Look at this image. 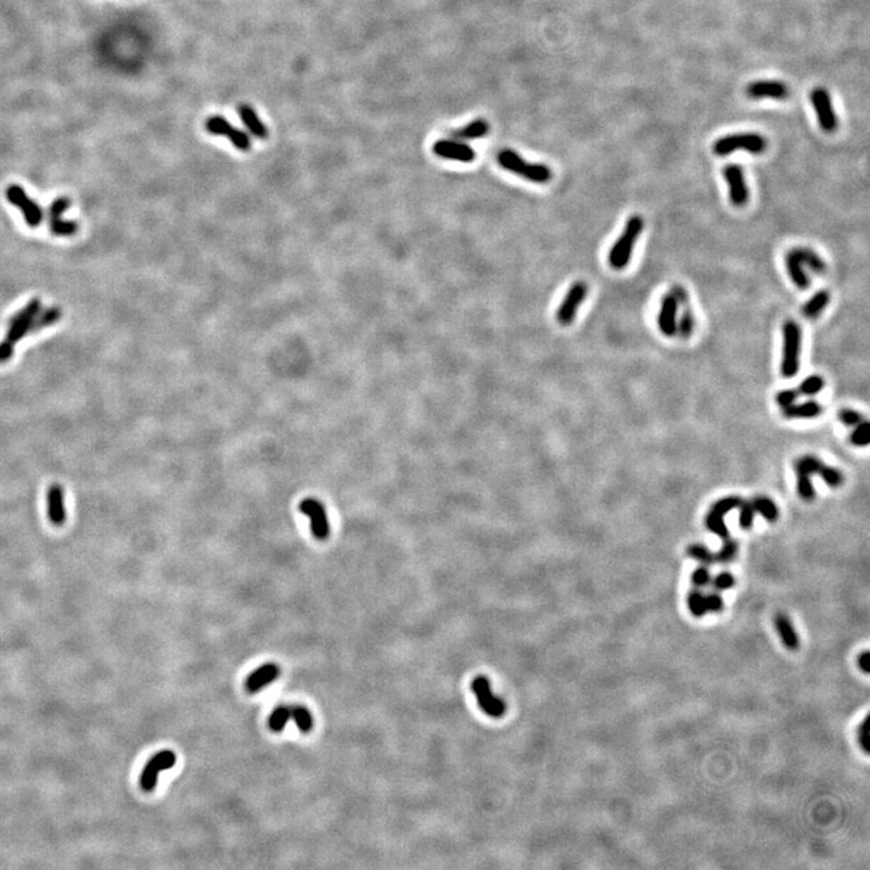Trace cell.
<instances>
[{
    "mask_svg": "<svg viewBox=\"0 0 870 870\" xmlns=\"http://www.w3.org/2000/svg\"><path fill=\"white\" fill-rule=\"evenodd\" d=\"M798 396H799V393H798L797 389H792V388L783 389V391L778 392V396H776V403L783 409L786 406L794 404L797 401Z\"/></svg>",
    "mask_w": 870,
    "mask_h": 870,
    "instance_id": "44",
    "label": "cell"
},
{
    "mask_svg": "<svg viewBox=\"0 0 870 870\" xmlns=\"http://www.w3.org/2000/svg\"><path fill=\"white\" fill-rule=\"evenodd\" d=\"M206 129L213 136H221L229 139L240 152H249L252 149V140L248 134L231 124L224 116H209L206 121Z\"/></svg>",
    "mask_w": 870,
    "mask_h": 870,
    "instance_id": "7",
    "label": "cell"
},
{
    "mask_svg": "<svg viewBox=\"0 0 870 870\" xmlns=\"http://www.w3.org/2000/svg\"><path fill=\"white\" fill-rule=\"evenodd\" d=\"M824 388V378L820 375H810L798 386V393L803 396H816Z\"/></svg>",
    "mask_w": 870,
    "mask_h": 870,
    "instance_id": "33",
    "label": "cell"
},
{
    "mask_svg": "<svg viewBox=\"0 0 870 870\" xmlns=\"http://www.w3.org/2000/svg\"><path fill=\"white\" fill-rule=\"evenodd\" d=\"M741 503V498L737 496L724 497L714 503L706 516L707 529L720 538H729V530L724 522V516H727V513H730L732 509L740 507Z\"/></svg>",
    "mask_w": 870,
    "mask_h": 870,
    "instance_id": "10",
    "label": "cell"
},
{
    "mask_svg": "<svg viewBox=\"0 0 870 870\" xmlns=\"http://www.w3.org/2000/svg\"><path fill=\"white\" fill-rule=\"evenodd\" d=\"M786 268H787L788 276L797 288L805 290L810 287V278L806 273L805 266L801 263L800 259L794 250H791L786 255Z\"/></svg>",
    "mask_w": 870,
    "mask_h": 870,
    "instance_id": "23",
    "label": "cell"
},
{
    "mask_svg": "<svg viewBox=\"0 0 870 870\" xmlns=\"http://www.w3.org/2000/svg\"><path fill=\"white\" fill-rule=\"evenodd\" d=\"M723 177L729 189V200L734 207L746 206L750 200V189L742 167L737 163H729L724 167Z\"/></svg>",
    "mask_w": 870,
    "mask_h": 870,
    "instance_id": "9",
    "label": "cell"
},
{
    "mask_svg": "<svg viewBox=\"0 0 870 870\" xmlns=\"http://www.w3.org/2000/svg\"><path fill=\"white\" fill-rule=\"evenodd\" d=\"M177 762V757L172 750H161L157 755H154L152 759L147 762L145 765L142 775H140V787L145 792H152L155 789L159 780L160 771L163 770H170L173 768Z\"/></svg>",
    "mask_w": 870,
    "mask_h": 870,
    "instance_id": "12",
    "label": "cell"
},
{
    "mask_svg": "<svg viewBox=\"0 0 870 870\" xmlns=\"http://www.w3.org/2000/svg\"><path fill=\"white\" fill-rule=\"evenodd\" d=\"M239 115L244 126L248 129L249 132L253 134L255 138L266 139L268 136L266 126L263 121L260 120L257 111H254L253 106L249 104H241L239 106Z\"/></svg>",
    "mask_w": 870,
    "mask_h": 870,
    "instance_id": "24",
    "label": "cell"
},
{
    "mask_svg": "<svg viewBox=\"0 0 870 870\" xmlns=\"http://www.w3.org/2000/svg\"><path fill=\"white\" fill-rule=\"evenodd\" d=\"M70 206V198H56L54 202L51 203L50 209H49V216H50V230L55 236L60 237H68L73 236L78 231L79 225L73 220H65L62 219V214L65 213V209H68Z\"/></svg>",
    "mask_w": 870,
    "mask_h": 870,
    "instance_id": "15",
    "label": "cell"
},
{
    "mask_svg": "<svg viewBox=\"0 0 870 870\" xmlns=\"http://www.w3.org/2000/svg\"><path fill=\"white\" fill-rule=\"evenodd\" d=\"M673 294L676 295L677 300L682 306L681 319H678L677 323V332H679L684 339H688L693 334L694 330V317L691 314V306H689V299L686 290L682 287H675L672 290Z\"/></svg>",
    "mask_w": 870,
    "mask_h": 870,
    "instance_id": "21",
    "label": "cell"
},
{
    "mask_svg": "<svg viewBox=\"0 0 870 870\" xmlns=\"http://www.w3.org/2000/svg\"><path fill=\"white\" fill-rule=\"evenodd\" d=\"M6 198L15 207L21 209L24 220L29 227H38L42 224V209L33 198L28 196L26 190L19 185H10L6 189Z\"/></svg>",
    "mask_w": 870,
    "mask_h": 870,
    "instance_id": "8",
    "label": "cell"
},
{
    "mask_svg": "<svg viewBox=\"0 0 870 870\" xmlns=\"http://www.w3.org/2000/svg\"><path fill=\"white\" fill-rule=\"evenodd\" d=\"M816 474L821 476L823 479L824 483L828 485L829 488H840L844 483V475L840 470L833 467L824 465L823 462L819 467V470Z\"/></svg>",
    "mask_w": 870,
    "mask_h": 870,
    "instance_id": "31",
    "label": "cell"
},
{
    "mask_svg": "<svg viewBox=\"0 0 870 870\" xmlns=\"http://www.w3.org/2000/svg\"><path fill=\"white\" fill-rule=\"evenodd\" d=\"M679 314V303L673 293L663 296L659 309L658 328L663 337H672L677 334V323Z\"/></svg>",
    "mask_w": 870,
    "mask_h": 870,
    "instance_id": "16",
    "label": "cell"
},
{
    "mask_svg": "<svg viewBox=\"0 0 870 870\" xmlns=\"http://www.w3.org/2000/svg\"><path fill=\"white\" fill-rule=\"evenodd\" d=\"M839 419L844 424L848 426V427H855L856 424L863 421L862 414L860 412H857V411L852 410V409H844V410L840 411L839 412Z\"/></svg>",
    "mask_w": 870,
    "mask_h": 870,
    "instance_id": "45",
    "label": "cell"
},
{
    "mask_svg": "<svg viewBox=\"0 0 870 870\" xmlns=\"http://www.w3.org/2000/svg\"><path fill=\"white\" fill-rule=\"evenodd\" d=\"M290 719L294 720L303 732H309L314 727L312 714L303 706H290Z\"/></svg>",
    "mask_w": 870,
    "mask_h": 870,
    "instance_id": "30",
    "label": "cell"
},
{
    "mask_svg": "<svg viewBox=\"0 0 870 870\" xmlns=\"http://www.w3.org/2000/svg\"><path fill=\"white\" fill-rule=\"evenodd\" d=\"M290 719V706L277 707L268 719V727L272 732H280L284 729Z\"/></svg>",
    "mask_w": 870,
    "mask_h": 870,
    "instance_id": "35",
    "label": "cell"
},
{
    "mask_svg": "<svg viewBox=\"0 0 870 870\" xmlns=\"http://www.w3.org/2000/svg\"><path fill=\"white\" fill-rule=\"evenodd\" d=\"M280 676V668L275 663H265L257 671H254L245 682V688L249 693H257L261 691L264 686L270 684Z\"/></svg>",
    "mask_w": 870,
    "mask_h": 870,
    "instance_id": "22",
    "label": "cell"
},
{
    "mask_svg": "<svg viewBox=\"0 0 870 870\" xmlns=\"http://www.w3.org/2000/svg\"><path fill=\"white\" fill-rule=\"evenodd\" d=\"M472 691L476 696V700L479 704L480 709H483L485 714L492 717V718H501L506 714L507 704L506 701L502 700L501 698L493 694L491 689V684L488 679V677L478 676L475 677L472 682Z\"/></svg>",
    "mask_w": 870,
    "mask_h": 870,
    "instance_id": "6",
    "label": "cell"
},
{
    "mask_svg": "<svg viewBox=\"0 0 870 870\" xmlns=\"http://www.w3.org/2000/svg\"><path fill=\"white\" fill-rule=\"evenodd\" d=\"M797 490L799 497L806 502H810L815 498V488L811 480V475L803 472H797Z\"/></svg>",
    "mask_w": 870,
    "mask_h": 870,
    "instance_id": "34",
    "label": "cell"
},
{
    "mask_svg": "<svg viewBox=\"0 0 870 870\" xmlns=\"http://www.w3.org/2000/svg\"><path fill=\"white\" fill-rule=\"evenodd\" d=\"M810 101L815 109L817 120L821 129L825 134H833L838 129V119L834 111L833 103L830 99L828 91L823 88H817L810 93Z\"/></svg>",
    "mask_w": 870,
    "mask_h": 870,
    "instance_id": "11",
    "label": "cell"
},
{
    "mask_svg": "<svg viewBox=\"0 0 870 870\" xmlns=\"http://www.w3.org/2000/svg\"><path fill=\"white\" fill-rule=\"evenodd\" d=\"M739 508H740V517H739L740 527L742 530H750L755 521V510L753 504L750 501H746V502L742 501Z\"/></svg>",
    "mask_w": 870,
    "mask_h": 870,
    "instance_id": "40",
    "label": "cell"
},
{
    "mask_svg": "<svg viewBox=\"0 0 870 870\" xmlns=\"http://www.w3.org/2000/svg\"><path fill=\"white\" fill-rule=\"evenodd\" d=\"M688 602V608L689 612L694 618H702L706 615V604H704V595L701 593L700 589L691 590L686 597Z\"/></svg>",
    "mask_w": 870,
    "mask_h": 870,
    "instance_id": "32",
    "label": "cell"
},
{
    "mask_svg": "<svg viewBox=\"0 0 870 870\" xmlns=\"http://www.w3.org/2000/svg\"><path fill=\"white\" fill-rule=\"evenodd\" d=\"M709 584L712 585L714 591H717V593L727 591V590L732 589V586L735 585V578H734L732 573L723 572V573H719L714 578H712Z\"/></svg>",
    "mask_w": 870,
    "mask_h": 870,
    "instance_id": "41",
    "label": "cell"
},
{
    "mask_svg": "<svg viewBox=\"0 0 870 870\" xmlns=\"http://www.w3.org/2000/svg\"><path fill=\"white\" fill-rule=\"evenodd\" d=\"M62 311L58 307L42 311L39 299L29 301L24 309L10 319L8 332L0 342V364L5 363L14 355L15 345L33 332H40L60 321Z\"/></svg>",
    "mask_w": 870,
    "mask_h": 870,
    "instance_id": "1",
    "label": "cell"
},
{
    "mask_svg": "<svg viewBox=\"0 0 870 870\" xmlns=\"http://www.w3.org/2000/svg\"><path fill=\"white\" fill-rule=\"evenodd\" d=\"M793 250L799 257L801 263L804 264V266L811 268L816 275H823L827 271V265L823 259L814 250L810 248H796Z\"/></svg>",
    "mask_w": 870,
    "mask_h": 870,
    "instance_id": "28",
    "label": "cell"
},
{
    "mask_svg": "<svg viewBox=\"0 0 870 870\" xmlns=\"http://www.w3.org/2000/svg\"><path fill=\"white\" fill-rule=\"evenodd\" d=\"M433 152L437 156L446 159V160L465 162V163H469L475 160L474 150L469 145L458 142L456 139L437 140V143H434Z\"/></svg>",
    "mask_w": 870,
    "mask_h": 870,
    "instance_id": "17",
    "label": "cell"
},
{
    "mask_svg": "<svg viewBox=\"0 0 870 870\" xmlns=\"http://www.w3.org/2000/svg\"><path fill=\"white\" fill-rule=\"evenodd\" d=\"M830 303V293L827 289H821L811 296L810 300L804 305L803 312L807 318H815L823 312V309Z\"/></svg>",
    "mask_w": 870,
    "mask_h": 870,
    "instance_id": "27",
    "label": "cell"
},
{
    "mask_svg": "<svg viewBox=\"0 0 870 870\" xmlns=\"http://www.w3.org/2000/svg\"><path fill=\"white\" fill-rule=\"evenodd\" d=\"M857 666L861 670L862 672L868 675L870 671V654L868 650H864L862 653L858 654L857 656Z\"/></svg>",
    "mask_w": 870,
    "mask_h": 870,
    "instance_id": "46",
    "label": "cell"
},
{
    "mask_svg": "<svg viewBox=\"0 0 870 870\" xmlns=\"http://www.w3.org/2000/svg\"><path fill=\"white\" fill-rule=\"evenodd\" d=\"M857 742L862 750L868 755L870 752V717L869 714L863 719L857 729Z\"/></svg>",
    "mask_w": 870,
    "mask_h": 870,
    "instance_id": "39",
    "label": "cell"
},
{
    "mask_svg": "<svg viewBox=\"0 0 870 870\" xmlns=\"http://www.w3.org/2000/svg\"><path fill=\"white\" fill-rule=\"evenodd\" d=\"M746 95L750 99H786L789 95L786 83L775 80H760L750 83L746 88Z\"/></svg>",
    "mask_w": 870,
    "mask_h": 870,
    "instance_id": "18",
    "label": "cell"
},
{
    "mask_svg": "<svg viewBox=\"0 0 870 870\" xmlns=\"http://www.w3.org/2000/svg\"><path fill=\"white\" fill-rule=\"evenodd\" d=\"M773 622H775V629L778 631V636H780L783 645L788 650H791V652H796V650H799L800 640H799V636H798L796 627L793 625L787 614L781 612L778 613L773 618Z\"/></svg>",
    "mask_w": 870,
    "mask_h": 870,
    "instance_id": "20",
    "label": "cell"
},
{
    "mask_svg": "<svg viewBox=\"0 0 870 870\" xmlns=\"http://www.w3.org/2000/svg\"><path fill=\"white\" fill-rule=\"evenodd\" d=\"M704 604H706L707 613L723 612L724 601L717 591L704 595Z\"/></svg>",
    "mask_w": 870,
    "mask_h": 870,
    "instance_id": "43",
    "label": "cell"
},
{
    "mask_svg": "<svg viewBox=\"0 0 870 870\" xmlns=\"http://www.w3.org/2000/svg\"><path fill=\"white\" fill-rule=\"evenodd\" d=\"M711 579H712V577H711L709 568L704 566V565L698 567L695 571L693 572V574H691V581H693V584H694L696 589H701V588L707 586L711 583Z\"/></svg>",
    "mask_w": 870,
    "mask_h": 870,
    "instance_id": "42",
    "label": "cell"
},
{
    "mask_svg": "<svg viewBox=\"0 0 870 870\" xmlns=\"http://www.w3.org/2000/svg\"><path fill=\"white\" fill-rule=\"evenodd\" d=\"M300 511L307 516L309 520L311 531L318 540H324L329 537L330 525L328 520L327 511L322 503L314 498H306L300 503Z\"/></svg>",
    "mask_w": 870,
    "mask_h": 870,
    "instance_id": "13",
    "label": "cell"
},
{
    "mask_svg": "<svg viewBox=\"0 0 870 870\" xmlns=\"http://www.w3.org/2000/svg\"><path fill=\"white\" fill-rule=\"evenodd\" d=\"M686 553L691 558L700 562L704 566H709V565L716 563V555L709 548H706L704 545H701V544H693L688 548Z\"/></svg>",
    "mask_w": 870,
    "mask_h": 870,
    "instance_id": "36",
    "label": "cell"
},
{
    "mask_svg": "<svg viewBox=\"0 0 870 870\" xmlns=\"http://www.w3.org/2000/svg\"><path fill=\"white\" fill-rule=\"evenodd\" d=\"M737 550H739V547H737V543L735 540L725 539L723 547L720 548L718 553L714 554L716 555V563H729V562H732L736 556Z\"/></svg>",
    "mask_w": 870,
    "mask_h": 870,
    "instance_id": "38",
    "label": "cell"
},
{
    "mask_svg": "<svg viewBox=\"0 0 870 870\" xmlns=\"http://www.w3.org/2000/svg\"><path fill=\"white\" fill-rule=\"evenodd\" d=\"M856 428L852 432L850 442L855 446H867L870 442V424L868 421H862L855 426Z\"/></svg>",
    "mask_w": 870,
    "mask_h": 870,
    "instance_id": "37",
    "label": "cell"
},
{
    "mask_svg": "<svg viewBox=\"0 0 870 870\" xmlns=\"http://www.w3.org/2000/svg\"><path fill=\"white\" fill-rule=\"evenodd\" d=\"M588 294V286L584 282H577L570 288L565 299L557 309V322L562 325H570L574 321L580 305L584 303Z\"/></svg>",
    "mask_w": 870,
    "mask_h": 870,
    "instance_id": "14",
    "label": "cell"
},
{
    "mask_svg": "<svg viewBox=\"0 0 870 870\" xmlns=\"http://www.w3.org/2000/svg\"><path fill=\"white\" fill-rule=\"evenodd\" d=\"M768 142L765 137L759 134H727L722 138L717 139L714 143L712 150L718 156H727L734 152L745 150L750 154H762L766 150Z\"/></svg>",
    "mask_w": 870,
    "mask_h": 870,
    "instance_id": "5",
    "label": "cell"
},
{
    "mask_svg": "<svg viewBox=\"0 0 870 870\" xmlns=\"http://www.w3.org/2000/svg\"><path fill=\"white\" fill-rule=\"evenodd\" d=\"M643 229L645 220L641 216H632L627 219L622 235L614 242L608 254V263L614 270H622L630 264L636 244L640 240Z\"/></svg>",
    "mask_w": 870,
    "mask_h": 870,
    "instance_id": "2",
    "label": "cell"
},
{
    "mask_svg": "<svg viewBox=\"0 0 870 870\" xmlns=\"http://www.w3.org/2000/svg\"><path fill=\"white\" fill-rule=\"evenodd\" d=\"M488 131H490V124L488 121L478 119V120L472 121L470 124L462 129L453 131L450 136L456 140H472V139L485 137L488 134Z\"/></svg>",
    "mask_w": 870,
    "mask_h": 870,
    "instance_id": "26",
    "label": "cell"
},
{
    "mask_svg": "<svg viewBox=\"0 0 870 870\" xmlns=\"http://www.w3.org/2000/svg\"><path fill=\"white\" fill-rule=\"evenodd\" d=\"M750 502L753 504L755 513L760 514L764 519L770 522L778 520L780 511H778V506L770 498L755 497Z\"/></svg>",
    "mask_w": 870,
    "mask_h": 870,
    "instance_id": "29",
    "label": "cell"
},
{
    "mask_svg": "<svg viewBox=\"0 0 870 870\" xmlns=\"http://www.w3.org/2000/svg\"><path fill=\"white\" fill-rule=\"evenodd\" d=\"M47 516L52 525L61 527L67 520L65 507V491L61 485L54 483L47 490Z\"/></svg>",
    "mask_w": 870,
    "mask_h": 870,
    "instance_id": "19",
    "label": "cell"
},
{
    "mask_svg": "<svg viewBox=\"0 0 870 870\" xmlns=\"http://www.w3.org/2000/svg\"><path fill=\"white\" fill-rule=\"evenodd\" d=\"M498 163L511 173L520 175L533 183H548L553 177V172L543 163H531L524 160L517 152L511 149H504L498 154Z\"/></svg>",
    "mask_w": 870,
    "mask_h": 870,
    "instance_id": "4",
    "label": "cell"
},
{
    "mask_svg": "<svg viewBox=\"0 0 870 870\" xmlns=\"http://www.w3.org/2000/svg\"><path fill=\"white\" fill-rule=\"evenodd\" d=\"M801 335L800 325L794 321L784 322L782 327V360L781 373L784 378H792L800 369Z\"/></svg>",
    "mask_w": 870,
    "mask_h": 870,
    "instance_id": "3",
    "label": "cell"
},
{
    "mask_svg": "<svg viewBox=\"0 0 870 870\" xmlns=\"http://www.w3.org/2000/svg\"><path fill=\"white\" fill-rule=\"evenodd\" d=\"M822 411L823 408L817 401H810L783 408V416L789 419H810L820 416Z\"/></svg>",
    "mask_w": 870,
    "mask_h": 870,
    "instance_id": "25",
    "label": "cell"
}]
</instances>
